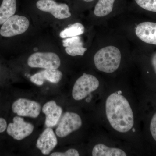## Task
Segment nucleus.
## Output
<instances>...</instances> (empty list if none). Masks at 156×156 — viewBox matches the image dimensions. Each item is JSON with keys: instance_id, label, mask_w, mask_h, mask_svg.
I'll return each mask as SVG.
<instances>
[{"instance_id": "1", "label": "nucleus", "mask_w": 156, "mask_h": 156, "mask_svg": "<svg viewBox=\"0 0 156 156\" xmlns=\"http://www.w3.org/2000/svg\"><path fill=\"white\" fill-rule=\"evenodd\" d=\"M132 69L113 78H105L106 87L94 112L101 128L139 150V112Z\"/></svg>"}, {"instance_id": "2", "label": "nucleus", "mask_w": 156, "mask_h": 156, "mask_svg": "<svg viewBox=\"0 0 156 156\" xmlns=\"http://www.w3.org/2000/svg\"><path fill=\"white\" fill-rule=\"evenodd\" d=\"M96 29L93 69L105 78L115 77L129 70L132 65L131 43L108 26Z\"/></svg>"}, {"instance_id": "3", "label": "nucleus", "mask_w": 156, "mask_h": 156, "mask_svg": "<svg viewBox=\"0 0 156 156\" xmlns=\"http://www.w3.org/2000/svg\"><path fill=\"white\" fill-rule=\"evenodd\" d=\"M106 25L126 38L132 46L136 41L156 46V22H136L128 10L111 20Z\"/></svg>"}, {"instance_id": "4", "label": "nucleus", "mask_w": 156, "mask_h": 156, "mask_svg": "<svg viewBox=\"0 0 156 156\" xmlns=\"http://www.w3.org/2000/svg\"><path fill=\"white\" fill-rule=\"evenodd\" d=\"M106 87V79L103 76L94 70L92 73L84 72L74 83L72 96L76 101H84L91 106L94 113L103 97Z\"/></svg>"}, {"instance_id": "5", "label": "nucleus", "mask_w": 156, "mask_h": 156, "mask_svg": "<svg viewBox=\"0 0 156 156\" xmlns=\"http://www.w3.org/2000/svg\"><path fill=\"white\" fill-rule=\"evenodd\" d=\"M93 135L91 156H133L139 151L128 143L112 136L100 127Z\"/></svg>"}, {"instance_id": "6", "label": "nucleus", "mask_w": 156, "mask_h": 156, "mask_svg": "<svg viewBox=\"0 0 156 156\" xmlns=\"http://www.w3.org/2000/svg\"><path fill=\"white\" fill-rule=\"evenodd\" d=\"M92 8V25L96 28L127 11L128 5L126 0H97Z\"/></svg>"}, {"instance_id": "7", "label": "nucleus", "mask_w": 156, "mask_h": 156, "mask_svg": "<svg viewBox=\"0 0 156 156\" xmlns=\"http://www.w3.org/2000/svg\"><path fill=\"white\" fill-rule=\"evenodd\" d=\"M83 125V120L78 113L66 112L63 114L56 128V134L59 137H64L80 130Z\"/></svg>"}, {"instance_id": "8", "label": "nucleus", "mask_w": 156, "mask_h": 156, "mask_svg": "<svg viewBox=\"0 0 156 156\" xmlns=\"http://www.w3.org/2000/svg\"><path fill=\"white\" fill-rule=\"evenodd\" d=\"M30 22L26 17L14 15L2 24L0 34L5 37H10L24 33L27 30Z\"/></svg>"}, {"instance_id": "9", "label": "nucleus", "mask_w": 156, "mask_h": 156, "mask_svg": "<svg viewBox=\"0 0 156 156\" xmlns=\"http://www.w3.org/2000/svg\"><path fill=\"white\" fill-rule=\"evenodd\" d=\"M27 63L30 67L57 69L61 65V60L55 53L37 52L29 57Z\"/></svg>"}, {"instance_id": "10", "label": "nucleus", "mask_w": 156, "mask_h": 156, "mask_svg": "<svg viewBox=\"0 0 156 156\" xmlns=\"http://www.w3.org/2000/svg\"><path fill=\"white\" fill-rule=\"evenodd\" d=\"M36 5L39 10L50 13L57 19H67L72 15L67 4L57 3L53 0H39Z\"/></svg>"}, {"instance_id": "11", "label": "nucleus", "mask_w": 156, "mask_h": 156, "mask_svg": "<svg viewBox=\"0 0 156 156\" xmlns=\"http://www.w3.org/2000/svg\"><path fill=\"white\" fill-rule=\"evenodd\" d=\"M12 111L19 116L36 118L41 112V105L36 101L20 98L14 101L12 106Z\"/></svg>"}, {"instance_id": "12", "label": "nucleus", "mask_w": 156, "mask_h": 156, "mask_svg": "<svg viewBox=\"0 0 156 156\" xmlns=\"http://www.w3.org/2000/svg\"><path fill=\"white\" fill-rule=\"evenodd\" d=\"M34 128L32 124L25 122L23 118L16 116L13 119V122L7 126V131L14 139L20 140L30 135Z\"/></svg>"}, {"instance_id": "13", "label": "nucleus", "mask_w": 156, "mask_h": 156, "mask_svg": "<svg viewBox=\"0 0 156 156\" xmlns=\"http://www.w3.org/2000/svg\"><path fill=\"white\" fill-rule=\"evenodd\" d=\"M82 35L70 37L63 39L62 46L65 48L68 55L73 57L83 56L88 49L85 47Z\"/></svg>"}, {"instance_id": "14", "label": "nucleus", "mask_w": 156, "mask_h": 156, "mask_svg": "<svg viewBox=\"0 0 156 156\" xmlns=\"http://www.w3.org/2000/svg\"><path fill=\"white\" fill-rule=\"evenodd\" d=\"M57 139L53 129L48 128L38 138L37 147L44 155L50 154L57 144Z\"/></svg>"}, {"instance_id": "15", "label": "nucleus", "mask_w": 156, "mask_h": 156, "mask_svg": "<svg viewBox=\"0 0 156 156\" xmlns=\"http://www.w3.org/2000/svg\"><path fill=\"white\" fill-rule=\"evenodd\" d=\"M42 112L46 115L45 125L48 128H51L58 124L62 115V109L55 101H51L44 105Z\"/></svg>"}, {"instance_id": "16", "label": "nucleus", "mask_w": 156, "mask_h": 156, "mask_svg": "<svg viewBox=\"0 0 156 156\" xmlns=\"http://www.w3.org/2000/svg\"><path fill=\"white\" fill-rule=\"evenodd\" d=\"M63 74L57 69H45L32 76L30 80L33 83L41 86L45 81L53 83H58L62 78Z\"/></svg>"}, {"instance_id": "17", "label": "nucleus", "mask_w": 156, "mask_h": 156, "mask_svg": "<svg viewBox=\"0 0 156 156\" xmlns=\"http://www.w3.org/2000/svg\"><path fill=\"white\" fill-rule=\"evenodd\" d=\"M17 10L16 0H3L0 6V25L14 16Z\"/></svg>"}, {"instance_id": "18", "label": "nucleus", "mask_w": 156, "mask_h": 156, "mask_svg": "<svg viewBox=\"0 0 156 156\" xmlns=\"http://www.w3.org/2000/svg\"><path fill=\"white\" fill-rule=\"evenodd\" d=\"M85 26L83 23L76 22L70 24L68 27L63 30L59 34L61 38L65 39L70 37L82 35L85 32Z\"/></svg>"}, {"instance_id": "19", "label": "nucleus", "mask_w": 156, "mask_h": 156, "mask_svg": "<svg viewBox=\"0 0 156 156\" xmlns=\"http://www.w3.org/2000/svg\"><path fill=\"white\" fill-rule=\"evenodd\" d=\"M134 5L144 11L156 13V0H133Z\"/></svg>"}, {"instance_id": "20", "label": "nucleus", "mask_w": 156, "mask_h": 156, "mask_svg": "<svg viewBox=\"0 0 156 156\" xmlns=\"http://www.w3.org/2000/svg\"><path fill=\"white\" fill-rule=\"evenodd\" d=\"M149 129L152 138L156 142V111L151 117L149 125Z\"/></svg>"}, {"instance_id": "21", "label": "nucleus", "mask_w": 156, "mask_h": 156, "mask_svg": "<svg viewBox=\"0 0 156 156\" xmlns=\"http://www.w3.org/2000/svg\"><path fill=\"white\" fill-rule=\"evenodd\" d=\"M51 156H79L80 153L75 148H72L68 149L64 152H54L50 155Z\"/></svg>"}, {"instance_id": "22", "label": "nucleus", "mask_w": 156, "mask_h": 156, "mask_svg": "<svg viewBox=\"0 0 156 156\" xmlns=\"http://www.w3.org/2000/svg\"><path fill=\"white\" fill-rule=\"evenodd\" d=\"M150 63L153 70L156 75V51L154 52L151 56Z\"/></svg>"}, {"instance_id": "23", "label": "nucleus", "mask_w": 156, "mask_h": 156, "mask_svg": "<svg viewBox=\"0 0 156 156\" xmlns=\"http://www.w3.org/2000/svg\"><path fill=\"white\" fill-rule=\"evenodd\" d=\"M7 128V123L6 120L3 118H0V133L5 131Z\"/></svg>"}, {"instance_id": "24", "label": "nucleus", "mask_w": 156, "mask_h": 156, "mask_svg": "<svg viewBox=\"0 0 156 156\" xmlns=\"http://www.w3.org/2000/svg\"><path fill=\"white\" fill-rule=\"evenodd\" d=\"M82 1L84 2L87 3V4L91 5L92 8L93 5H95V3L96 2L97 0H82Z\"/></svg>"}]
</instances>
